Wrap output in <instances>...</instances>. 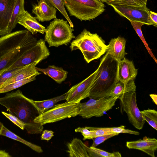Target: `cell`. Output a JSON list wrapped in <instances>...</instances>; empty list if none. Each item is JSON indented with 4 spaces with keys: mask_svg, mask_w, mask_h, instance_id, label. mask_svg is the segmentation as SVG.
I'll return each mask as SVG.
<instances>
[{
    "mask_svg": "<svg viewBox=\"0 0 157 157\" xmlns=\"http://www.w3.org/2000/svg\"><path fill=\"white\" fill-rule=\"evenodd\" d=\"M149 96L155 104L157 105V95L155 94H151Z\"/></svg>",
    "mask_w": 157,
    "mask_h": 157,
    "instance_id": "cell-40",
    "label": "cell"
},
{
    "mask_svg": "<svg viewBox=\"0 0 157 157\" xmlns=\"http://www.w3.org/2000/svg\"><path fill=\"white\" fill-rule=\"evenodd\" d=\"M81 103L67 102L56 105L36 117L34 120L36 123H40L43 125L54 123L62 120L78 115Z\"/></svg>",
    "mask_w": 157,
    "mask_h": 157,
    "instance_id": "cell-7",
    "label": "cell"
},
{
    "mask_svg": "<svg viewBox=\"0 0 157 157\" xmlns=\"http://www.w3.org/2000/svg\"><path fill=\"white\" fill-rule=\"evenodd\" d=\"M17 0H0V36L10 33L9 26Z\"/></svg>",
    "mask_w": 157,
    "mask_h": 157,
    "instance_id": "cell-13",
    "label": "cell"
},
{
    "mask_svg": "<svg viewBox=\"0 0 157 157\" xmlns=\"http://www.w3.org/2000/svg\"><path fill=\"white\" fill-rule=\"evenodd\" d=\"M138 73L132 61L124 58L119 62L118 70V80L122 82H127L134 80Z\"/></svg>",
    "mask_w": 157,
    "mask_h": 157,
    "instance_id": "cell-16",
    "label": "cell"
},
{
    "mask_svg": "<svg viewBox=\"0 0 157 157\" xmlns=\"http://www.w3.org/2000/svg\"><path fill=\"white\" fill-rule=\"evenodd\" d=\"M143 119L156 131L157 130V112L148 109L140 111Z\"/></svg>",
    "mask_w": 157,
    "mask_h": 157,
    "instance_id": "cell-29",
    "label": "cell"
},
{
    "mask_svg": "<svg viewBox=\"0 0 157 157\" xmlns=\"http://www.w3.org/2000/svg\"><path fill=\"white\" fill-rule=\"evenodd\" d=\"M0 136H4L12 140L18 141L29 147L35 151L40 153L43 152L41 147L38 145L23 139L16 134L11 132L3 125Z\"/></svg>",
    "mask_w": 157,
    "mask_h": 157,
    "instance_id": "cell-24",
    "label": "cell"
},
{
    "mask_svg": "<svg viewBox=\"0 0 157 157\" xmlns=\"http://www.w3.org/2000/svg\"><path fill=\"white\" fill-rule=\"evenodd\" d=\"M17 23L24 26L33 35L37 33L44 34L46 31V28L40 24L35 17L25 10L19 17Z\"/></svg>",
    "mask_w": 157,
    "mask_h": 157,
    "instance_id": "cell-17",
    "label": "cell"
},
{
    "mask_svg": "<svg viewBox=\"0 0 157 157\" xmlns=\"http://www.w3.org/2000/svg\"><path fill=\"white\" fill-rule=\"evenodd\" d=\"M36 38L27 29L17 31L0 37V73L6 71L28 50Z\"/></svg>",
    "mask_w": 157,
    "mask_h": 157,
    "instance_id": "cell-2",
    "label": "cell"
},
{
    "mask_svg": "<svg viewBox=\"0 0 157 157\" xmlns=\"http://www.w3.org/2000/svg\"><path fill=\"white\" fill-rule=\"evenodd\" d=\"M150 16L152 21L157 24V13L150 10Z\"/></svg>",
    "mask_w": 157,
    "mask_h": 157,
    "instance_id": "cell-38",
    "label": "cell"
},
{
    "mask_svg": "<svg viewBox=\"0 0 157 157\" xmlns=\"http://www.w3.org/2000/svg\"><path fill=\"white\" fill-rule=\"evenodd\" d=\"M136 90V86L134 80H130L127 82H122L118 80L114 88L109 94V97H119L127 93L134 92Z\"/></svg>",
    "mask_w": 157,
    "mask_h": 157,
    "instance_id": "cell-23",
    "label": "cell"
},
{
    "mask_svg": "<svg viewBox=\"0 0 157 157\" xmlns=\"http://www.w3.org/2000/svg\"><path fill=\"white\" fill-rule=\"evenodd\" d=\"M25 66L5 71L0 73V88L5 82L19 73Z\"/></svg>",
    "mask_w": 157,
    "mask_h": 157,
    "instance_id": "cell-32",
    "label": "cell"
},
{
    "mask_svg": "<svg viewBox=\"0 0 157 157\" xmlns=\"http://www.w3.org/2000/svg\"><path fill=\"white\" fill-rule=\"evenodd\" d=\"M67 92L64 94L48 99L43 101H34L30 99V101L36 106L41 114L51 109L58 102L66 100Z\"/></svg>",
    "mask_w": 157,
    "mask_h": 157,
    "instance_id": "cell-22",
    "label": "cell"
},
{
    "mask_svg": "<svg viewBox=\"0 0 157 157\" xmlns=\"http://www.w3.org/2000/svg\"><path fill=\"white\" fill-rule=\"evenodd\" d=\"M2 113L16 125L22 130L25 128V124L19 119L10 113L2 111Z\"/></svg>",
    "mask_w": 157,
    "mask_h": 157,
    "instance_id": "cell-36",
    "label": "cell"
},
{
    "mask_svg": "<svg viewBox=\"0 0 157 157\" xmlns=\"http://www.w3.org/2000/svg\"><path fill=\"white\" fill-rule=\"evenodd\" d=\"M67 152L70 157H89L87 146L81 140L75 138L67 144Z\"/></svg>",
    "mask_w": 157,
    "mask_h": 157,
    "instance_id": "cell-20",
    "label": "cell"
},
{
    "mask_svg": "<svg viewBox=\"0 0 157 157\" xmlns=\"http://www.w3.org/2000/svg\"><path fill=\"white\" fill-rule=\"evenodd\" d=\"M119 61L106 53L100 59L91 87L89 98L98 99L109 97V94L118 81Z\"/></svg>",
    "mask_w": 157,
    "mask_h": 157,
    "instance_id": "cell-3",
    "label": "cell"
},
{
    "mask_svg": "<svg viewBox=\"0 0 157 157\" xmlns=\"http://www.w3.org/2000/svg\"><path fill=\"white\" fill-rule=\"evenodd\" d=\"M25 0H17L12 13L9 26V33L12 32L17 23L18 19L25 10Z\"/></svg>",
    "mask_w": 157,
    "mask_h": 157,
    "instance_id": "cell-26",
    "label": "cell"
},
{
    "mask_svg": "<svg viewBox=\"0 0 157 157\" xmlns=\"http://www.w3.org/2000/svg\"><path fill=\"white\" fill-rule=\"evenodd\" d=\"M41 136V140H46L48 141L54 136V132L52 130H45L43 131Z\"/></svg>",
    "mask_w": 157,
    "mask_h": 157,
    "instance_id": "cell-37",
    "label": "cell"
},
{
    "mask_svg": "<svg viewBox=\"0 0 157 157\" xmlns=\"http://www.w3.org/2000/svg\"><path fill=\"white\" fill-rule=\"evenodd\" d=\"M129 21L131 23L132 25L137 34L143 43L149 54L153 58L155 63H157V60L155 56L153 54L151 49L149 48L148 44L146 42L141 30V27L142 25H145L142 22L138 21H133L131 20H129Z\"/></svg>",
    "mask_w": 157,
    "mask_h": 157,
    "instance_id": "cell-30",
    "label": "cell"
},
{
    "mask_svg": "<svg viewBox=\"0 0 157 157\" xmlns=\"http://www.w3.org/2000/svg\"><path fill=\"white\" fill-rule=\"evenodd\" d=\"M126 146L129 149L141 151L151 157H155V152L157 149V140L146 136L143 139L127 141Z\"/></svg>",
    "mask_w": 157,
    "mask_h": 157,
    "instance_id": "cell-15",
    "label": "cell"
},
{
    "mask_svg": "<svg viewBox=\"0 0 157 157\" xmlns=\"http://www.w3.org/2000/svg\"><path fill=\"white\" fill-rule=\"evenodd\" d=\"M118 97H110L98 99L90 98L87 101L81 103V107L78 115L85 119L103 116L115 105Z\"/></svg>",
    "mask_w": 157,
    "mask_h": 157,
    "instance_id": "cell-8",
    "label": "cell"
},
{
    "mask_svg": "<svg viewBox=\"0 0 157 157\" xmlns=\"http://www.w3.org/2000/svg\"><path fill=\"white\" fill-rule=\"evenodd\" d=\"M115 11L120 16L128 20L143 23L145 25H152L157 27L150 16V10L146 7H134L126 6L112 5L111 6Z\"/></svg>",
    "mask_w": 157,
    "mask_h": 157,
    "instance_id": "cell-11",
    "label": "cell"
},
{
    "mask_svg": "<svg viewBox=\"0 0 157 157\" xmlns=\"http://www.w3.org/2000/svg\"><path fill=\"white\" fill-rule=\"evenodd\" d=\"M108 5L126 6L146 7L147 0H101Z\"/></svg>",
    "mask_w": 157,
    "mask_h": 157,
    "instance_id": "cell-25",
    "label": "cell"
},
{
    "mask_svg": "<svg viewBox=\"0 0 157 157\" xmlns=\"http://www.w3.org/2000/svg\"><path fill=\"white\" fill-rule=\"evenodd\" d=\"M32 11L36 15L35 18L39 21H48L56 18V9L47 0H40L37 4L33 6Z\"/></svg>",
    "mask_w": 157,
    "mask_h": 157,
    "instance_id": "cell-14",
    "label": "cell"
},
{
    "mask_svg": "<svg viewBox=\"0 0 157 157\" xmlns=\"http://www.w3.org/2000/svg\"><path fill=\"white\" fill-rule=\"evenodd\" d=\"M37 75H34L23 79L16 81L6 85L0 88V94L6 93L19 88L22 86L35 80Z\"/></svg>",
    "mask_w": 157,
    "mask_h": 157,
    "instance_id": "cell-27",
    "label": "cell"
},
{
    "mask_svg": "<svg viewBox=\"0 0 157 157\" xmlns=\"http://www.w3.org/2000/svg\"><path fill=\"white\" fill-rule=\"evenodd\" d=\"M36 70L42 72L45 75L52 78L56 82L61 84L65 81L67 77L68 72L61 67L54 65H49L45 68L36 67Z\"/></svg>",
    "mask_w": 157,
    "mask_h": 157,
    "instance_id": "cell-19",
    "label": "cell"
},
{
    "mask_svg": "<svg viewBox=\"0 0 157 157\" xmlns=\"http://www.w3.org/2000/svg\"><path fill=\"white\" fill-rule=\"evenodd\" d=\"M54 19L46 28L44 40L49 47L67 45L75 37L72 32L74 30L67 21L56 18Z\"/></svg>",
    "mask_w": 157,
    "mask_h": 157,
    "instance_id": "cell-6",
    "label": "cell"
},
{
    "mask_svg": "<svg viewBox=\"0 0 157 157\" xmlns=\"http://www.w3.org/2000/svg\"><path fill=\"white\" fill-rule=\"evenodd\" d=\"M76 132H80L83 136V140L86 139H92L94 138L93 132L91 130H89L86 127H78L75 129Z\"/></svg>",
    "mask_w": 157,
    "mask_h": 157,
    "instance_id": "cell-35",
    "label": "cell"
},
{
    "mask_svg": "<svg viewBox=\"0 0 157 157\" xmlns=\"http://www.w3.org/2000/svg\"><path fill=\"white\" fill-rule=\"evenodd\" d=\"M50 54V52L46 45L44 40L40 39L37 40L34 46L26 51L18 60L6 71L26 66L36 61L39 63L47 58Z\"/></svg>",
    "mask_w": 157,
    "mask_h": 157,
    "instance_id": "cell-10",
    "label": "cell"
},
{
    "mask_svg": "<svg viewBox=\"0 0 157 157\" xmlns=\"http://www.w3.org/2000/svg\"><path fill=\"white\" fill-rule=\"evenodd\" d=\"M96 72L97 70L83 80L72 86L67 92L66 101L77 103L88 97Z\"/></svg>",
    "mask_w": 157,
    "mask_h": 157,
    "instance_id": "cell-12",
    "label": "cell"
},
{
    "mask_svg": "<svg viewBox=\"0 0 157 157\" xmlns=\"http://www.w3.org/2000/svg\"><path fill=\"white\" fill-rule=\"evenodd\" d=\"M0 104L5 107L10 113L25 124V129L28 133L40 134L43 131V125L34 122L35 119L41 113L30 99L20 90L7 93L0 98Z\"/></svg>",
    "mask_w": 157,
    "mask_h": 157,
    "instance_id": "cell-1",
    "label": "cell"
},
{
    "mask_svg": "<svg viewBox=\"0 0 157 157\" xmlns=\"http://www.w3.org/2000/svg\"><path fill=\"white\" fill-rule=\"evenodd\" d=\"M52 6L58 9L67 20L70 26L74 27L73 23L69 18L65 8L62 0H47Z\"/></svg>",
    "mask_w": 157,
    "mask_h": 157,
    "instance_id": "cell-31",
    "label": "cell"
},
{
    "mask_svg": "<svg viewBox=\"0 0 157 157\" xmlns=\"http://www.w3.org/2000/svg\"><path fill=\"white\" fill-rule=\"evenodd\" d=\"M119 134V133H113L93 138L92 139L93 142L91 146L96 147L101 144L103 143L105 141L113 136H117Z\"/></svg>",
    "mask_w": 157,
    "mask_h": 157,
    "instance_id": "cell-34",
    "label": "cell"
},
{
    "mask_svg": "<svg viewBox=\"0 0 157 157\" xmlns=\"http://www.w3.org/2000/svg\"><path fill=\"white\" fill-rule=\"evenodd\" d=\"M126 40L119 36L112 38L108 45L106 53L120 61L127 54L125 50Z\"/></svg>",
    "mask_w": 157,
    "mask_h": 157,
    "instance_id": "cell-18",
    "label": "cell"
},
{
    "mask_svg": "<svg viewBox=\"0 0 157 157\" xmlns=\"http://www.w3.org/2000/svg\"><path fill=\"white\" fill-rule=\"evenodd\" d=\"M11 156L5 150H0V157H11Z\"/></svg>",
    "mask_w": 157,
    "mask_h": 157,
    "instance_id": "cell-39",
    "label": "cell"
},
{
    "mask_svg": "<svg viewBox=\"0 0 157 157\" xmlns=\"http://www.w3.org/2000/svg\"><path fill=\"white\" fill-rule=\"evenodd\" d=\"M125 126L121 125L119 127L112 128H101L105 130L116 133H125L132 134L136 135H139L140 133L137 131L125 129Z\"/></svg>",
    "mask_w": 157,
    "mask_h": 157,
    "instance_id": "cell-33",
    "label": "cell"
},
{
    "mask_svg": "<svg viewBox=\"0 0 157 157\" xmlns=\"http://www.w3.org/2000/svg\"><path fill=\"white\" fill-rule=\"evenodd\" d=\"M71 51L79 49L87 63L98 59L106 51L108 45L97 34L91 33L85 29L71 42Z\"/></svg>",
    "mask_w": 157,
    "mask_h": 157,
    "instance_id": "cell-4",
    "label": "cell"
},
{
    "mask_svg": "<svg viewBox=\"0 0 157 157\" xmlns=\"http://www.w3.org/2000/svg\"><path fill=\"white\" fill-rule=\"evenodd\" d=\"M3 125L2 123L0 121V134L1 132Z\"/></svg>",
    "mask_w": 157,
    "mask_h": 157,
    "instance_id": "cell-41",
    "label": "cell"
},
{
    "mask_svg": "<svg viewBox=\"0 0 157 157\" xmlns=\"http://www.w3.org/2000/svg\"><path fill=\"white\" fill-rule=\"evenodd\" d=\"M38 63L36 61L26 66L19 73L5 82L0 88L8 84L23 79L31 75H39L41 74L36 68V65Z\"/></svg>",
    "mask_w": 157,
    "mask_h": 157,
    "instance_id": "cell-21",
    "label": "cell"
},
{
    "mask_svg": "<svg viewBox=\"0 0 157 157\" xmlns=\"http://www.w3.org/2000/svg\"><path fill=\"white\" fill-rule=\"evenodd\" d=\"M69 14L80 20L90 21L103 13L105 5L101 0H62Z\"/></svg>",
    "mask_w": 157,
    "mask_h": 157,
    "instance_id": "cell-5",
    "label": "cell"
},
{
    "mask_svg": "<svg viewBox=\"0 0 157 157\" xmlns=\"http://www.w3.org/2000/svg\"><path fill=\"white\" fill-rule=\"evenodd\" d=\"M118 99L120 101L121 111L126 113L130 123L135 128L142 129L146 121L138 107L135 91L124 94Z\"/></svg>",
    "mask_w": 157,
    "mask_h": 157,
    "instance_id": "cell-9",
    "label": "cell"
},
{
    "mask_svg": "<svg viewBox=\"0 0 157 157\" xmlns=\"http://www.w3.org/2000/svg\"><path fill=\"white\" fill-rule=\"evenodd\" d=\"M87 150L89 157H121L118 151L108 152L96 147L87 146Z\"/></svg>",
    "mask_w": 157,
    "mask_h": 157,
    "instance_id": "cell-28",
    "label": "cell"
}]
</instances>
